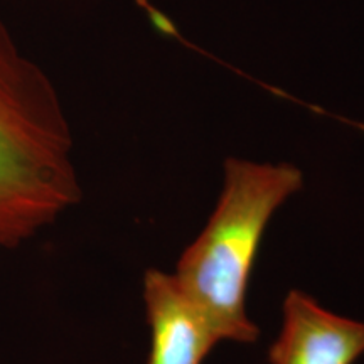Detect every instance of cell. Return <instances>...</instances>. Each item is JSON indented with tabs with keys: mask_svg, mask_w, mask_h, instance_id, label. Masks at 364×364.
Wrapping results in <instances>:
<instances>
[{
	"mask_svg": "<svg viewBox=\"0 0 364 364\" xmlns=\"http://www.w3.org/2000/svg\"><path fill=\"white\" fill-rule=\"evenodd\" d=\"M302 182L292 164L226 162L220 201L174 273L221 341L255 343L260 334L247 312L253 265L272 216Z\"/></svg>",
	"mask_w": 364,
	"mask_h": 364,
	"instance_id": "cell-2",
	"label": "cell"
},
{
	"mask_svg": "<svg viewBox=\"0 0 364 364\" xmlns=\"http://www.w3.org/2000/svg\"><path fill=\"white\" fill-rule=\"evenodd\" d=\"M144 302L150 329L147 364H203L221 341L174 273L149 268L144 275Z\"/></svg>",
	"mask_w": 364,
	"mask_h": 364,
	"instance_id": "cell-4",
	"label": "cell"
},
{
	"mask_svg": "<svg viewBox=\"0 0 364 364\" xmlns=\"http://www.w3.org/2000/svg\"><path fill=\"white\" fill-rule=\"evenodd\" d=\"M80 199L56 86L0 16V252L24 247Z\"/></svg>",
	"mask_w": 364,
	"mask_h": 364,
	"instance_id": "cell-1",
	"label": "cell"
},
{
	"mask_svg": "<svg viewBox=\"0 0 364 364\" xmlns=\"http://www.w3.org/2000/svg\"><path fill=\"white\" fill-rule=\"evenodd\" d=\"M363 354L364 321L338 316L290 290L279 339L268 353L272 364H354Z\"/></svg>",
	"mask_w": 364,
	"mask_h": 364,
	"instance_id": "cell-3",
	"label": "cell"
}]
</instances>
